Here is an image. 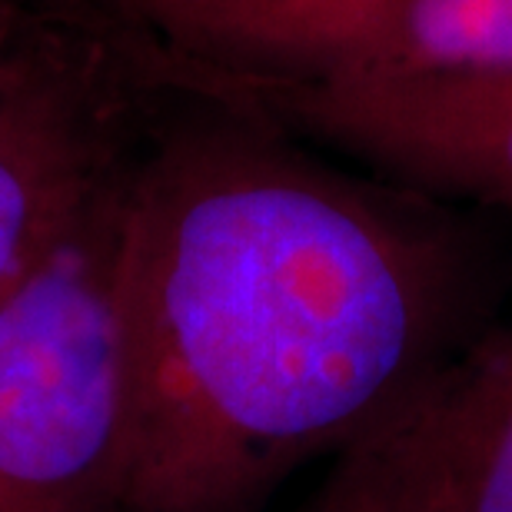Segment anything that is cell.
<instances>
[{
	"instance_id": "6da1fadb",
	"label": "cell",
	"mask_w": 512,
	"mask_h": 512,
	"mask_svg": "<svg viewBox=\"0 0 512 512\" xmlns=\"http://www.w3.org/2000/svg\"><path fill=\"white\" fill-rule=\"evenodd\" d=\"M120 293V512H266L483 330L476 253L423 197L173 90L124 173Z\"/></svg>"
},
{
	"instance_id": "3957f363",
	"label": "cell",
	"mask_w": 512,
	"mask_h": 512,
	"mask_svg": "<svg viewBox=\"0 0 512 512\" xmlns=\"http://www.w3.org/2000/svg\"><path fill=\"white\" fill-rule=\"evenodd\" d=\"M177 74L436 77L512 67V0H87Z\"/></svg>"
},
{
	"instance_id": "5b68a950",
	"label": "cell",
	"mask_w": 512,
	"mask_h": 512,
	"mask_svg": "<svg viewBox=\"0 0 512 512\" xmlns=\"http://www.w3.org/2000/svg\"><path fill=\"white\" fill-rule=\"evenodd\" d=\"M163 90L143 47L84 0V17L0 94V300L114 180Z\"/></svg>"
},
{
	"instance_id": "7a4b0ae2",
	"label": "cell",
	"mask_w": 512,
	"mask_h": 512,
	"mask_svg": "<svg viewBox=\"0 0 512 512\" xmlns=\"http://www.w3.org/2000/svg\"><path fill=\"white\" fill-rule=\"evenodd\" d=\"M127 163L0 300V512L124 503L137 423L120 293Z\"/></svg>"
},
{
	"instance_id": "52a82bcc",
	"label": "cell",
	"mask_w": 512,
	"mask_h": 512,
	"mask_svg": "<svg viewBox=\"0 0 512 512\" xmlns=\"http://www.w3.org/2000/svg\"><path fill=\"white\" fill-rule=\"evenodd\" d=\"M84 17V0H0V94L20 84Z\"/></svg>"
},
{
	"instance_id": "277c9868",
	"label": "cell",
	"mask_w": 512,
	"mask_h": 512,
	"mask_svg": "<svg viewBox=\"0 0 512 512\" xmlns=\"http://www.w3.org/2000/svg\"><path fill=\"white\" fill-rule=\"evenodd\" d=\"M183 97L240 110L300 143L346 153L413 193L512 213V67L436 77L230 80L160 70Z\"/></svg>"
},
{
	"instance_id": "8992f818",
	"label": "cell",
	"mask_w": 512,
	"mask_h": 512,
	"mask_svg": "<svg viewBox=\"0 0 512 512\" xmlns=\"http://www.w3.org/2000/svg\"><path fill=\"white\" fill-rule=\"evenodd\" d=\"M296 512H512V320L399 393Z\"/></svg>"
}]
</instances>
